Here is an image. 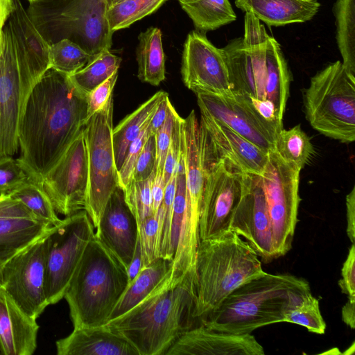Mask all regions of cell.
<instances>
[{
	"label": "cell",
	"mask_w": 355,
	"mask_h": 355,
	"mask_svg": "<svg viewBox=\"0 0 355 355\" xmlns=\"http://www.w3.org/2000/svg\"><path fill=\"white\" fill-rule=\"evenodd\" d=\"M87 121V96L69 76L49 69L28 93L19 124L17 160L31 179L42 184Z\"/></svg>",
	"instance_id": "obj_1"
},
{
	"label": "cell",
	"mask_w": 355,
	"mask_h": 355,
	"mask_svg": "<svg viewBox=\"0 0 355 355\" xmlns=\"http://www.w3.org/2000/svg\"><path fill=\"white\" fill-rule=\"evenodd\" d=\"M196 277L171 270L140 302L105 324L139 355H165L186 331L201 325L195 317Z\"/></svg>",
	"instance_id": "obj_2"
},
{
	"label": "cell",
	"mask_w": 355,
	"mask_h": 355,
	"mask_svg": "<svg viewBox=\"0 0 355 355\" xmlns=\"http://www.w3.org/2000/svg\"><path fill=\"white\" fill-rule=\"evenodd\" d=\"M243 37L223 49L231 92L272 104L283 120L291 75L278 42L252 13L245 12Z\"/></svg>",
	"instance_id": "obj_3"
},
{
	"label": "cell",
	"mask_w": 355,
	"mask_h": 355,
	"mask_svg": "<svg viewBox=\"0 0 355 355\" xmlns=\"http://www.w3.org/2000/svg\"><path fill=\"white\" fill-rule=\"evenodd\" d=\"M310 293L309 282L302 277L266 272L232 291L200 323L218 331L251 334L284 322L286 313Z\"/></svg>",
	"instance_id": "obj_4"
},
{
	"label": "cell",
	"mask_w": 355,
	"mask_h": 355,
	"mask_svg": "<svg viewBox=\"0 0 355 355\" xmlns=\"http://www.w3.org/2000/svg\"><path fill=\"white\" fill-rule=\"evenodd\" d=\"M128 284L127 268L94 233L64 296L73 329L107 324Z\"/></svg>",
	"instance_id": "obj_5"
},
{
	"label": "cell",
	"mask_w": 355,
	"mask_h": 355,
	"mask_svg": "<svg viewBox=\"0 0 355 355\" xmlns=\"http://www.w3.org/2000/svg\"><path fill=\"white\" fill-rule=\"evenodd\" d=\"M195 273V317L200 322L232 291L266 272L248 243L228 230L217 237L200 241Z\"/></svg>",
	"instance_id": "obj_6"
},
{
	"label": "cell",
	"mask_w": 355,
	"mask_h": 355,
	"mask_svg": "<svg viewBox=\"0 0 355 355\" xmlns=\"http://www.w3.org/2000/svg\"><path fill=\"white\" fill-rule=\"evenodd\" d=\"M107 8V0H35L26 12L49 45L67 39L96 57L112 44Z\"/></svg>",
	"instance_id": "obj_7"
},
{
	"label": "cell",
	"mask_w": 355,
	"mask_h": 355,
	"mask_svg": "<svg viewBox=\"0 0 355 355\" xmlns=\"http://www.w3.org/2000/svg\"><path fill=\"white\" fill-rule=\"evenodd\" d=\"M313 128L343 143L355 140V78L338 60L314 75L304 94Z\"/></svg>",
	"instance_id": "obj_8"
},
{
	"label": "cell",
	"mask_w": 355,
	"mask_h": 355,
	"mask_svg": "<svg viewBox=\"0 0 355 355\" xmlns=\"http://www.w3.org/2000/svg\"><path fill=\"white\" fill-rule=\"evenodd\" d=\"M113 96L88 119L83 132L87 148L89 184L85 211L95 229L110 196L119 187L113 144Z\"/></svg>",
	"instance_id": "obj_9"
},
{
	"label": "cell",
	"mask_w": 355,
	"mask_h": 355,
	"mask_svg": "<svg viewBox=\"0 0 355 355\" xmlns=\"http://www.w3.org/2000/svg\"><path fill=\"white\" fill-rule=\"evenodd\" d=\"M94 230L85 210L66 216L53 226L46 241L45 294L49 305L64 298Z\"/></svg>",
	"instance_id": "obj_10"
},
{
	"label": "cell",
	"mask_w": 355,
	"mask_h": 355,
	"mask_svg": "<svg viewBox=\"0 0 355 355\" xmlns=\"http://www.w3.org/2000/svg\"><path fill=\"white\" fill-rule=\"evenodd\" d=\"M300 170L284 161L271 150L261 174L272 225L276 259L284 256L292 248L300 202Z\"/></svg>",
	"instance_id": "obj_11"
},
{
	"label": "cell",
	"mask_w": 355,
	"mask_h": 355,
	"mask_svg": "<svg viewBox=\"0 0 355 355\" xmlns=\"http://www.w3.org/2000/svg\"><path fill=\"white\" fill-rule=\"evenodd\" d=\"M183 147L187 206L173 260L183 267L195 266L200 242L199 220L207 178L200 137L199 122L192 110L183 119Z\"/></svg>",
	"instance_id": "obj_12"
},
{
	"label": "cell",
	"mask_w": 355,
	"mask_h": 355,
	"mask_svg": "<svg viewBox=\"0 0 355 355\" xmlns=\"http://www.w3.org/2000/svg\"><path fill=\"white\" fill-rule=\"evenodd\" d=\"M202 157L207 178L199 220L200 241L217 237L229 230L244 192L246 173L230 161H214L203 153Z\"/></svg>",
	"instance_id": "obj_13"
},
{
	"label": "cell",
	"mask_w": 355,
	"mask_h": 355,
	"mask_svg": "<svg viewBox=\"0 0 355 355\" xmlns=\"http://www.w3.org/2000/svg\"><path fill=\"white\" fill-rule=\"evenodd\" d=\"M52 227L5 261L1 270V287L21 311L35 320L49 306L45 294L46 241Z\"/></svg>",
	"instance_id": "obj_14"
},
{
	"label": "cell",
	"mask_w": 355,
	"mask_h": 355,
	"mask_svg": "<svg viewBox=\"0 0 355 355\" xmlns=\"http://www.w3.org/2000/svg\"><path fill=\"white\" fill-rule=\"evenodd\" d=\"M34 84L19 64L10 28H3L0 55V158L19 150V124L25 101Z\"/></svg>",
	"instance_id": "obj_15"
},
{
	"label": "cell",
	"mask_w": 355,
	"mask_h": 355,
	"mask_svg": "<svg viewBox=\"0 0 355 355\" xmlns=\"http://www.w3.org/2000/svg\"><path fill=\"white\" fill-rule=\"evenodd\" d=\"M83 128L42 181L55 211L65 216L85 207L89 169Z\"/></svg>",
	"instance_id": "obj_16"
},
{
	"label": "cell",
	"mask_w": 355,
	"mask_h": 355,
	"mask_svg": "<svg viewBox=\"0 0 355 355\" xmlns=\"http://www.w3.org/2000/svg\"><path fill=\"white\" fill-rule=\"evenodd\" d=\"M181 74L184 85L196 94L231 93L224 51L216 47L204 32L195 30L187 35L183 47Z\"/></svg>",
	"instance_id": "obj_17"
},
{
	"label": "cell",
	"mask_w": 355,
	"mask_h": 355,
	"mask_svg": "<svg viewBox=\"0 0 355 355\" xmlns=\"http://www.w3.org/2000/svg\"><path fill=\"white\" fill-rule=\"evenodd\" d=\"M229 230L244 238L261 262L270 263L276 259L261 175L245 173L244 192L232 216Z\"/></svg>",
	"instance_id": "obj_18"
},
{
	"label": "cell",
	"mask_w": 355,
	"mask_h": 355,
	"mask_svg": "<svg viewBox=\"0 0 355 355\" xmlns=\"http://www.w3.org/2000/svg\"><path fill=\"white\" fill-rule=\"evenodd\" d=\"M200 114L215 119L266 152L275 149L277 132L241 94H196Z\"/></svg>",
	"instance_id": "obj_19"
},
{
	"label": "cell",
	"mask_w": 355,
	"mask_h": 355,
	"mask_svg": "<svg viewBox=\"0 0 355 355\" xmlns=\"http://www.w3.org/2000/svg\"><path fill=\"white\" fill-rule=\"evenodd\" d=\"M199 130L203 153L209 159L227 160L246 173L261 175L268 152L261 149L223 123L200 114Z\"/></svg>",
	"instance_id": "obj_20"
},
{
	"label": "cell",
	"mask_w": 355,
	"mask_h": 355,
	"mask_svg": "<svg viewBox=\"0 0 355 355\" xmlns=\"http://www.w3.org/2000/svg\"><path fill=\"white\" fill-rule=\"evenodd\" d=\"M95 235L128 269L139 239L138 224L119 186L107 202Z\"/></svg>",
	"instance_id": "obj_21"
},
{
	"label": "cell",
	"mask_w": 355,
	"mask_h": 355,
	"mask_svg": "<svg viewBox=\"0 0 355 355\" xmlns=\"http://www.w3.org/2000/svg\"><path fill=\"white\" fill-rule=\"evenodd\" d=\"M262 345L251 334H233L203 325L184 333L165 355H263Z\"/></svg>",
	"instance_id": "obj_22"
},
{
	"label": "cell",
	"mask_w": 355,
	"mask_h": 355,
	"mask_svg": "<svg viewBox=\"0 0 355 355\" xmlns=\"http://www.w3.org/2000/svg\"><path fill=\"white\" fill-rule=\"evenodd\" d=\"M52 226L19 200L8 193H0V261L8 260Z\"/></svg>",
	"instance_id": "obj_23"
},
{
	"label": "cell",
	"mask_w": 355,
	"mask_h": 355,
	"mask_svg": "<svg viewBox=\"0 0 355 355\" xmlns=\"http://www.w3.org/2000/svg\"><path fill=\"white\" fill-rule=\"evenodd\" d=\"M13 1L15 8L8 25L20 68L35 85L50 69V45L31 20L21 1Z\"/></svg>",
	"instance_id": "obj_24"
},
{
	"label": "cell",
	"mask_w": 355,
	"mask_h": 355,
	"mask_svg": "<svg viewBox=\"0 0 355 355\" xmlns=\"http://www.w3.org/2000/svg\"><path fill=\"white\" fill-rule=\"evenodd\" d=\"M55 345L58 355H139L131 343L106 324L73 329Z\"/></svg>",
	"instance_id": "obj_25"
},
{
	"label": "cell",
	"mask_w": 355,
	"mask_h": 355,
	"mask_svg": "<svg viewBox=\"0 0 355 355\" xmlns=\"http://www.w3.org/2000/svg\"><path fill=\"white\" fill-rule=\"evenodd\" d=\"M39 325L0 287V339L5 355H31L37 347Z\"/></svg>",
	"instance_id": "obj_26"
},
{
	"label": "cell",
	"mask_w": 355,
	"mask_h": 355,
	"mask_svg": "<svg viewBox=\"0 0 355 355\" xmlns=\"http://www.w3.org/2000/svg\"><path fill=\"white\" fill-rule=\"evenodd\" d=\"M235 5L269 26L306 22L320 6L315 0H235Z\"/></svg>",
	"instance_id": "obj_27"
},
{
	"label": "cell",
	"mask_w": 355,
	"mask_h": 355,
	"mask_svg": "<svg viewBox=\"0 0 355 355\" xmlns=\"http://www.w3.org/2000/svg\"><path fill=\"white\" fill-rule=\"evenodd\" d=\"M168 94L159 91L126 116L112 130V144L117 171L121 168L130 144L149 123L160 102Z\"/></svg>",
	"instance_id": "obj_28"
},
{
	"label": "cell",
	"mask_w": 355,
	"mask_h": 355,
	"mask_svg": "<svg viewBox=\"0 0 355 355\" xmlns=\"http://www.w3.org/2000/svg\"><path fill=\"white\" fill-rule=\"evenodd\" d=\"M172 264L173 261L158 257L143 267L129 282L114 307L110 320L124 314L145 298L168 274Z\"/></svg>",
	"instance_id": "obj_29"
},
{
	"label": "cell",
	"mask_w": 355,
	"mask_h": 355,
	"mask_svg": "<svg viewBox=\"0 0 355 355\" xmlns=\"http://www.w3.org/2000/svg\"><path fill=\"white\" fill-rule=\"evenodd\" d=\"M162 31L150 27L140 33L136 49L138 78L144 83L158 86L165 80V54Z\"/></svg>",
	"instance_id": "obj_30"
},
{
	"label": "cell",
	"mask_w": 355,
	"mask_h": 355,
	"mask_svg": "<svg viewBox=\"0 0 355 355\" xmlns=\"http://www.w3.org/2000/svg\"><path fill=\"white\" fill-rule=\"evenodd\" d=\"M200 32L214 31L233 22L236 15L229 0H178Z\"/></svg>",
	"instance_id": "obj_31"
},
{
	"label": "cell",
	"mask_w": 355,
	"mask_h": 355,
	"mask_svg": "<svg viewBox=\"0 0 355 355\" xmlns=\"http://www.w3.org/2000/svg\"><path fill=\"white\" fill-rule=\"evenodd\" d=\"M333 12L343 66L355 78V0H336Z\"/></svg>",
	"instance_id": "obj_32"
},
{
	"label": "cell",
	"mask_w": 355,
	"mask_h": 355,
	"mask_svg": "<svg viewBox=\"0 0 355 355\" xmlns=\"http://www.w3.org/2000/svg\"><path fill=\"white\" fill-rule=\"evenodd\" d=\"M121 59L110 50L99 53L78 71L69 76L73 85L86 96L119 70Z\"/></svg>",
	"instance_id": "obj_33"
},
{
	"label": "cell",
	"mask_w": 355,
	"mask_h": 355,
	"mask_svg": "<svg viewBox=\"0 0 355 355\" xmlns=\"http://www.w3.org/2000/svg\"><path fill=\"white\" fill-rule=\"evenodd\" d=\"M274 150L284 161L300 171L313 153L311 139L300 125L282 129L276 137Z\"/></svg>",
	"instance_id": "obj_34"
},
{
	"label": "cell",
	"mask_w": 355,
	"mask_h": 355,
	"mask_svg": "<svg viewBox=\"0 0 355 355\" xmlns=\"http://www.w3.org/2000/svg\"><path fill=\"white\" fill-rule=\"evenodd\" d=\"M8 194L19 200L36 216L53 226L61 220L43 185L30 178Z\"/></svg>",
	"instance_id": "obj_35"
},
{
	"label": "cell",
	"mask_w": 355,
	"mask_h": 355,
	"mask_svg": "<svg viewBox=\"0 0 355 355\" xmlns=\"http://www.w3.org/2000/svg\"><path fill=\"white\" fill-rule=\"evenodd\" d=\"M167 0H124L108 7L107 19L110 31L126 28L155 12Z\"/></svg>",
	"instance_id": "obj_36"
},
{
	"label": "cell",
	"mask_w": 355,
	"mask_h": 355,
	"mask_svg": "<svg viewBox=\"0 0 355 355\" xmlns=\"http://www.w3.org/2000/svg\"><path fill=\"white\" fill-rule=\"evenodd\" d=\"M95 58L67 39L50 45V68L67 76L78 71Z\"/></svg>",
	"instance_id": "obj_37"
},
{
	"label": "cell",
	"mask_w": 355,
	"mask_h": 355,
	"mask_svg": "<svg viewBox=\"0 0 355 355\" xmlns=\"http://www.w3.org/2000/svg\"><path fill=\"white\" fill-rule=\"evenodd\" d=\"M284 322L299 324L317 334H324L326 329L319 301L311 293L286 313Z\"/></svg>",
	"instance_id": "obj_38"
},
{
	"label": "cell",
	"mask_w": 355,
	"mask_h": 355,
	"mask_svg": "<svg viewBox=\"0 0 355 355\" xmlns=\"http://www.w3.org/2000/svg\"><path fill=\"white\" fill-rule=\"evenodd\" d=\"M156 169L146 180H132L124 189L125 200L135 216L137 224L153 214L152 212V184Z\"/></svg>",
	"instance_id": "obj_39"
},
{
	"label": "cell",
	"mask_w": 355,
	"mask_h": 355,
	"mask_svg": "<svg viewBox=\"0 0 355 355\" xmlns=\"http://www.w3.org/2000/svg\"><path fill=\"white\" fill-rule=\"evenodd\" d=\"M138 237L144 267L159 257L161 230L158 214H151L138 225Z\"/></svg>",
	"instance_id": "obj_40"
},
{
	"label": "cell",
	"mask_w": 355,
	"mask_h": 355,
	"mask_svg": "<svg viewBox=\"0 0 355 355\" xmlns=\"http://www.w3.org/2000/svg\"><path fill=\"white\" fill-rule=\"evenodd\" d=\"M178 113L170 103L167 117L155 134L156 146V171L164 173L166 156L171 141L175 120Z\"/></svg>",
	"instance_id": "obj_41"
},
{
	"label": "cell",
	"mask_w": 355,
	"mask_h": 355,
	"mask_svg": "<svg viewBox=\"0 0 355 355\" xmlns=\"http://www.w3.org/2000/svg\"><path fill=\"white\" fill-rule=\"evenodd\" d=\"M147 127L148 125L130 144L127 150L122 165L118 171L119 186L122 189H124L132 180L136 162L146 140L149 137L147 131Z\"/></svg>",
	"instance_id": "obj_42"
},
{
	"label": "cell",
	"mask_w": 355,
	"mask_h": 355,
	"mask_svg": "<svg viewBox=\"0 0 355 355\" xmlns=\"http://www.w3.org/2000/svg\"><path fill=\"white\" fill-rule=\"evenodd\" d=\"M29 176L17 159L12 157L0 158V193H8Z\"/></svg>",
	"instance_id": "obj_43"
},
{
	"label": "cell",
	"mask_w": 355,
	"mask_h": 355,
	"mask_svg": "<svg viewBox=\"0 0 355 355\" xmlns=\"http://www.w3.org/2000/svg\"><path fill=\"white\" fill-rule=\"evenodd\" d=\"M183 119L178 114L175 120L171 141L166 156L164 168V180L167 184L176 172L181 153L183 139Z\"/></svg>",
	"instance_id": "obj_44"
},
{
	"label": "cell",
	"mask_w": 355,
	"mask_h": 355,
	"mask_svg": "<svg viewBox=\"0 0 355 355\" xmlns=\"http://www.w3.org/2000/svg\"><path fill=\"white\" fill-rule=\"evenodd\" d=\"M156 146L155 136H149L137 159L132 180L140 181L147 179L156 169Z\"/></svg>",
	"instance_id": "obj_45"
},
{
	"label": "cell",
	"mask_w": 355,
	"mask_h": 355,
	"mask_svg": "<svg viewBox=\"0 0 355 355\" xmlns=\"http://www.w3.org/2000/svg\"><path fill=\"white\" fill-rule=\"evenodd\" d=\"M118 78V71L110 78L95 87L87 96V120L94 113L102 109L106 104Z\"/></svg>",
	"instance_id": "obj_46"
},
{
	"label": "cell",
	"mask_w": 355,
	"mask_h": 355,
	"mask_svg": "<svg viewBox=\"0 0 355 355\" xmlns=\"http://www.w3.org/2000/svg\"><path fill=\"white\" fill-rule=\"evenodd\" d=\"M342 278L338 280V286L343 293L348 298L355 299V245L352 243L347 258L341 269Z\"/></svg>",
	"instance_id": "obj_47"
},
{
	"label": "cell",
	"mask_w": 355,
	"mask_h": 355,
	"mask_svg": "<svg viewBox=\"0 0 355 355\" xmlns=\"http://www.w3.org/2000/svg\"><path fill=\"white\" fill-rule=\"evenodd\" d=\"M170 103L171 102L167 94L159 104L148 125L147 131L149 136L155 135L157 130L164 123L167 117Z\"/></svg>",
	"instance_id": "obj_48"
},
{
	"label": "cell",
	"mask_w": 355,
	"mask_h": 355,
	"mask_svg": "<svg viewBox=\"0 0 355 355\" xmlns=\"http://www.w3.org/2000/svg\"><path fill=\"white\" fill-rule=\"evenodd\" d=\"M165 187L164 173L156 171L151 189L153 214L157 215L163 200Z\"/></svg>",
	"instance_id": "obj_49"
},
{
	"label": "cell",
	"mask_w": 355,
	"mask_h": 355,
	"mask_svg": "<svg viewBox=\"0 0 355 355\" xmlns=\"http://www.w3.org/2000/svg\"><path fill=\"white\" fill-rule=\"evenodd\" d=\"M347 234L352 243L355 241V187L346 196Z\"/></svg>",
	"instance_id": "obj_50"
},
{
	"label": "cell",
	"mask_w": 355,
	"mask_h": 355,
	"mask_svg": "<svg viewBox=\"0 0 355 355\" xmlns=\"http://www.w3.org/2000/svg\"><path fill=\"white\" fill-rule=\"evenodd\" d=\"M14 8L13 0H0V55L3 51V28Z\"/></svg>",
	"instance_id": "obj_51"
},
{
	"label": "cell",
	"mask_w": 355,
	"mask_h": 355,
	"mask_svg": "<svg viewBox=\"0 0 355 355\" xmlns=\"http://www.w3.org/2000/svg\"><path fill=\"white\" fill-rule=\"evenodd\" d=\"M139 238V237H138ZM143 268L142 257L141 252L140 245L138 239V242L136 246L135 252L132 261L127 269L129 282H130L139 273L141 269Z\"/></svg>",
	"instance_id": "obj_52"
},
{
	"label": "cell",
	"mask_w": 355,
	"mask_h": 355,
	"mask_svg": "<svg viewBox=\"0 0 355 355\" xmlns=\"http://www.w3.org/2000/svg\"><path fill=\"white\" fill-rule=\"evenodd\" d=\"M342 320L352 329L355 327V299L348 298L342 308Z\"/></svg>",
	"instance_id": "obj_53"
},
{
	"label": "cell",
	"mask_w": 355,
	"mask_h": 355,
	"mask_svg": "<svg viewBox=\"0 0 355 355\" xmlns=\"http://www.w3.org/2000/svg\"><path fill=\"white\" fill-rule=\"evenodd\" d=\"M122 1H124V0H107V6H108V7H110V6L114 5L116 3H118Z\"/></svg>",
	"instance_id": "obj_54"
},
{
	"label": "cell",
	"mask_w": 355,
	"mask_h": 355,
	"mask_svg": "<svg viewBox=\"0 0 355 355\" xmlns=\"http://www.w3.org/2000/svg\"><path fill=\"white\" fill-rule=\"evenodd\" d=\"M0 355H5L1 339H0Z\"/></svg>",
	"instance_id": "obj_55"
},
{
	"label": "cell",
	"mask_w": 355,
	"mask_h": 355,
	"mask_svg": "<svg viewBox=\"0 0 355 355\" xmlns=\"http://www.w3.org/2000/svg\"><path fill=\"white\" fill-rule=\"evenodd\" d=\"M3 264V263L0 261V287H1V270H2Z\"/></svg>",
	"instance_id": "obj_56"
},
{
	"label": "cell",
	"mask_w": 355,
	"mask_h": 355,
	"mask_svg": "<svg viewBox=\"0 0 355 355\" xmlns=\"http://www.w3.org/2000/svg\"><path fill=\"white\" fill-rule=\"evenodd\" d=\"M28 2L30 3V2L34 1H35V0H28Z\"/></svg>",
	"instance_id": "obj_57"
}]
</instances>
